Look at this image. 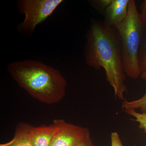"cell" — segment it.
<instances>
[{"label": "cell", "instance_id": "6da1fadb", "mask_svg": "<svg viewBox=\"0 0 146 146\" xmlns=\"http://www.w3.org/2000/svg\"><path fill=\"white\" fill-rule=\"evenodd\" d=\"M84 58L89 66L103 68L116 98L124 100L127 91L121 45L117 30L104 21L92 19L86 34Z\"/></svg>", "mask_w": 146, "mask_h": 146}, {"label": "cell", "instance_id": "7a4b0ae2", "mask_svg": "<svg viewBox=\"0 0 146 146\" xmlns=\"http://www.w3.org/2000/svg\"><path fill=\"white\" fill-rule=\"evenodd\" d=\"M7 71L19 86L41 102L55 104L65 96L67 82L52 66L37 60H18L9 63Z\"/></svg>", "mask_w": 146, "mask_h": 146}, {"label": "cell", "instance_id": "3957f363", "mask_svg": "<svg viewBox=\"0 0 146 146\" xmlns=\"http://www.w3.org/2000/svg\"><path fill=\"white\" fill-rule=\"evenodd\" d=\"M119 36L123 65L126 75L131 78L140 76L138 53L146 26L134 0H129L126 18L116 28Z\"/></svg>", "mask_w": 146, "mask_h": 146}, {"label": "cell", "instance_id": "277c9868", "mask_svg": "<svg viewBox=\"0 0 146 146\" xmlns=\"http://www.w3.org/2000/svg\"><path fill=\"white\" fill-rule=\"evenodd\" d=\"M63 0H20L17 6L19 12L25 15L23 21L17 27L22 35L30 36L36 27L52 14Z\"/></svg>", "mask_w": 146, "mask_h": 146}, {"label": "cell", "instance_id": "5b68a950", "mask_svg": "<svg viewBox=\"0 0 146 146\" xmlns=\"http://www.w3.org/2000/svg\"><path fill=\"white\" fill-rule=\"evenodd\" d=\"M58 130L50 146H81L90 136L88 128L67 122L63 119L54 120Z\"/></svg>", "mask_w": 146, "mask_h": 146}, {"label": "cell", "instance_id": "8992f818", "mask_svg": "<svg viewBox=\"0 0 146 146\" xmlns=\"http://www.w3.org/2000/svg\"><path fill=\"white\" fill-rule=\"evenodd\" d=\"M129 0H112L104 13V21L116 29L126 18Z\"/></svg>", "mask_w": 146, "mask_h": 146}, {"label": "cell", "instance_id": "52a82bcc", "mask_svg": "<svg viewBox=\"0 0 146 146\" xmlns=\"http://www.w3.org/2000/svg\"><path fill=\"white\" fill-rule=\"evenodd\" d=\"M57 130V127L53 123L48 125L33 126L31 137L33 146H50Z\"/></svg>", "mask_w": 146, "mask_h": 146}, {"label": "cell", "instance_id": "ba28073f", "mask_svg": "<svg viewBox=\"0 0 146 146\" xmlns=\"http://www.w3.org/2000/svg\"><path fill=\"white\" fill-rule=\"evenodd\" d=\"M32 127L28 123H19L16 126L12 140L0 144V146H33L31 137Z\"/></svg>", "mask_w": 146, "mask_h": 146}, {"label": "cell", "instance_id": "9c48e42d", "mask_svg": "<svg viewBox=\"0 0 146 146\" xmlns=\"http://www.w3.org/2000/svg\"><path fill=\"white\" fill-rule=\"evenodd\" d=\"M122 108L124 110L127 109H139L141 113L146 114V93L138 99L129 101L124 100L122 104Z\"/></svg>", "mask_w": 146, "mask_h": 146}, {"label": "cell", "instance_id": "30bf717a", "mask_svg": "<svg viewBox=\"0 0 146 146\" xmlns=\"http://www.w3.org/2000/svg\"><path fill=\"white\" fill-rule=\"evenodd\" d=\"M138 64L142 73L146 70V29L141 41L138 53Z\"/></svg>", "mask_w": 146, "mask_h": 146}, {"label": "cell", "instance_id": "8fae6325", "mask_svg": "<svg viewBox=\"0 0 146 146\" xmlns=\"http://www.w3.org/2000/svg\"><path fill=\"white\" fill-rule=\"evenodd\" d=\"M124 111L128 115L133 117L134 121L139 123V127L146 132V114L137 112L135 110H125Z\"/></svg>", "mask_w": 146, "mask_h": 146}, {"label": "cell", "instance_id": "7c38bea8", "mask_svg": "<svg viewBox=\"0 0 146 146\" xmlns=\"http://www.w3.org/2000/svg\"><path fill=\"white\" fill-rule=\"evenodd\" d=\"M112 0H95V1H90L91 5L94 7L97 10L103 12L104 13L106 9L109 6L111 3Z\"/></svg>", "mask_w": 146, "mask_h": 146}, {"label": "cell", "instance_id": "4fadbf2b", "mask_svg": "<svg viewBox=\"0 0 146 146\" xmlns=\"http://www.w3.org/2000/svg\"><path fill=\"white\" fill-rule=\"evenodd\" d=\"M111 146H123L119 135L117 132H112L111 133Z\"/></svg>", "mask_w": 146, "mask_h": 146}, {"label": "cell", "instance_id": "5bb4252c", "mask_svg": "<svg viewBox=\"0 0 146 146\" xmlns=\"http://www.w3.org/2000/svg\"><path fill=\"white\" fill-rule=\"evenodd\" d=\"M141 14L146 26V0H144L142 3L141 5Z\"/></svg>", "mask_w": 146, "mask_h": 146}, {"label": "cell", "instance_id": "9a60e30c", "mask_svg": "<svg viewBox=\"0 0 146 146\" xmlns=\"http://www.w3.org/2000/svg\"><path fill=\"white\" fill-rule=\"evenodd\" d=\"M81 146H94L91 137H89Z\"/></svg>", "mask_w": 146, "mask_h": 146}, {"label": "cell", "instance_id": "2e32d148", "mask_svg": "<svg viewBox=\"0 0 146 146\" xmlns=\"http://www.w3.org/2000/svg\"><path fill=\"white\" fill-rule=\"evenodd\" d=\"M141 78L143 79L144 80H146V70L144 71L143 72L141 73V76H140Z\"/></svg>", "mask_w": 146, "mask_h": 146}]
</instances>
